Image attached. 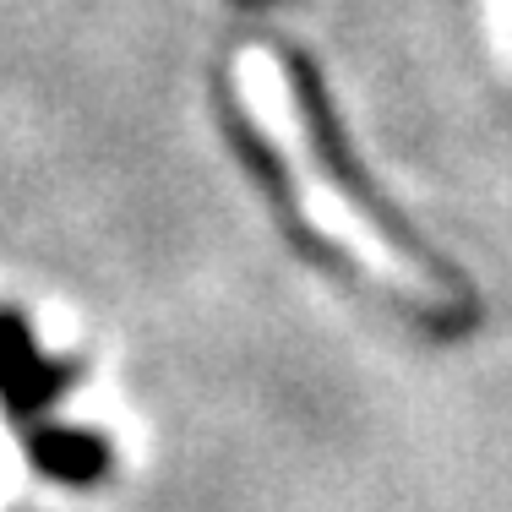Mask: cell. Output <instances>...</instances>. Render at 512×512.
Returning <instances> with one entry per match:
<instances>
[{"label": "cell", "mask_w": 512, "mask_h": 512, "mask_svg": "<svg viewBox=\"0 0 512 512\" xmlns=\"http://www.w3.org/2000/svg\"><path fill=\"white\" fill-rule=\"evenodd\" d=\"M289 82H295V99H300V115H306V131H311V148H316V164L333 175V186L344 191L349 202L360 207L365 218H371L376 229H382L393 246H404V256L420 273H431V284H442V289H458L463 295V284H458V273L442 262L425 240H414V229L404 224V213H393L382 197H376V186L365 180V169L349 158L344 148V131H338V115H333V104H327V93H322V82H316V71L306 66L300 55H289Z\"/></svg>", "instance_id": "cell-1"}, {"label": "cell", "mask_w": 512, "mask_h": 512, "mask_svg": "<svg viewBox=\"0 0 512 512\" xmlns=\"http://www.w3.org/2000/svg\"><path fill=\"white\" fill-rule=\"evenodd\" d=\"M71 376H77L71 365L66 371H50V365L39 360V349H33L22 316L0 311V398H6V409L17 414V420L44 414V404H55L60 387H66Z\"/></svg>", "instance_id": "cell-2"}, {"label": "cell", "mask_w": 512, "mask_h": 512, "mask_svg": "<svg viewBox=\"0 0 512 512\" xmlns=\"http://www.w3.org/2000/svg\"><path fill=\"white\" fill-rule=\"evenodd\" d=\"M28 453L39 469H50L55 480H99L104 474V442L99 436H88V431H44V436H33L28 442Z\"/></svg>", "instance_id": "cell-3"}]
</instances>
